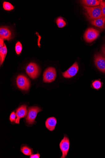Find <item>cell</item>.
Segmentation results:
<instances>
[{"label":"cell","instance_id":"52a82bcc","mask_svg":"<svg viewBox=\"0 0 105 158\" xmlns=\"http://www.w3.org/2000/svg\"><path fill=\"white\" fill-rule=\"evenodd\" d=\"M94 62L96 66L100 71L105 73V58L99 53L94 56Z\"/></svg>","mask_w":105,"mask_h":158},{"label":"cell","instance_id":"9c48e42d","mask_svg":"<svg viewBox=\"0 0 105 158\" xmlns=\"http://www.w3.org/2000/svg\"><path fill=\"white\" fill-rule=\"evenodd\" d=\"M79 66L77 62L75 63L65 72L62 73L65 78H70L75 76L78 72Z\"/></svg>","mask_w":105,"mask_h":158},{"label":"cell","instance_id":"8fae6325","mask_svg":"<svg viewBox=\"0 0 105 158\" xmlns=\"http://www.w3.org/2000/svg\"><path fill=\"white\" fill-rule=\"evenodd\" d=\"M0 36L1 38L9 40L12 39V33L7 27H2L0 28Z\"/></svg>","mask_w":105,"mask_h":158},{"label":"cell","instance_id":"d4e9b609","mask_svg":"<svg viewBox=\"0 0 105 158\" xmlns=\"http://www.w3.org/2000/svg\"><path fill=\"white\" fill-rule=\"evenodd\" d=\"M40 154L38 153L31 155L30 156V158H39L40 157Z\"/></svg>","mask_w":105,"mask_h":158},{"label":"cell","instance_id":"5bb4252c","mask_svg":"<svg viewBox=\"0 0 105 158\" xmlns=\"http://www.w3.org/2000/svg\"><path fill=\"white\" fill-rule=\"evenodd\" d=\"M80 2L84 6L88 7H94L100 5L99 1L97 0H83Z\"/></svg>","mask_w":105,"mask_h":158},{"label":"cell","instance_id":"ba28073f","mask_svg":"<svg viewBox=\"0 0 105 158\" xmlns=\"http://www.w3.org/2000/svg\"><path fill=\"white\" fill-rule=\"evenodd\" d=\"M59 146L63 154L61 158H66L70 146L69 139L66 135H64L63 139L60 143Z\"/></svg>","mask_w":105,"mask_h":158},{"label":"cell","instance_id":"ffe728a7","mask_svg":"<svg viewBox=\"0 0 105 158\" xmlns=\"http://www.w3.org/2000/svg\"><path fill=\"white\" fill-rule=\"evenodd\" d=\"M22 49V47L21 42L18 41L17 43L15 46V50L17 54L19 55Z\"/></svg>","mask_w":105,"mask_h":158},{"label":"cell","instance_id":"8992f818","mask_svg":"<svg viewBox=\"0 0 105 158\" xmlns=\"http://www.w3.org/2000/svg\"><path fill=\"white\" fill-rule=\"evenodd\" d=\"M17 84L18 87L19 89L27 91L29 89L30 82L26 77L20 75L17 77Z\"/></svg>","mask_w":105,"mask_h":158},{"label":"cell","instance_id":"5b68a950","mask_svg":"<svg viewBox=\"0 0 105 158\" xmlns=\"http://www.w3.org/2000/svg\"><path fill=\"white\" fill-rule=\"evenodd\" d=\"M99 31L92 27H89L86 31L84 39L87 43H91L97 39L99 35Z\"/></svg>","mask_w":105,"mask_h":158},{"label":"cell","instance_id":"d6986e66","mask_svg":"<svg viewBox=\"0 0 105 158\" xmlns=\"http://www.w3.org/2000/svg\"><path fill=\"white\" fill-rule=\"evenodd\" d=\"M3 7L5 10L8 11L12 10L14 8V7L11 3L6 2L3 3Z\"/></svg>","mask_w":105,"mask_h":158},{"label":"cell","instance_id":"7402d4cb","mask_svg":"<svg viewBox=\"0 0 105 158\" xmlns=\"http://www.w3.org/2000/svg\"><path fill=\"white\" fill-rule=\"evenodd\" d=\"M17 115L14 112H12L10 114V120L12 123L14 122L16 120Z\"/></svg>","mask_w":105,"mask_h":158},{"label":"cell","instance_id":"7a4b0ae2","mask_svg":"<svg viewBox=\"0 0 105 158\" xmlns=\"http://www.w3.org/2000/svg\"><path fill=\"white\" fill-rule=\"evenodd\" d=\"M42 109L38 106L28 108L27 116L26 119V123L29 125L34 124L38 113Z\"/></svg>","mask_w":105,"mask_h":158},{"label":"cell","instance_id":"603a6c76","mask_svg":"<svg viewBox=\"0 0 105 158\" xmlns=\"http://www.w3.org/2000/svg\"><path fill=\"white\" fill-rule=\"evenodd\" d=\"M101 54L105 58V44L102 47L101 50Z\"/></svg>","mask_w":105,"mask_h":158},{"label":"cell","instance_id":"484cf974","mask_svg":"<svg viewBox=\"0 0 105 158\" xmlns=\"http://www.w3.org/2000/svg\"><path fill=\"white\" fill-rule=\"evenodd\" d=\"M103 3L104 5H105V2H104V1H103Z\"/></svg>","mask_w":105,"mask_h":158},{"label":"cell","instance_id":"ac0fdd59","mask_svg":"<svg viewBox=\"0 0 105 158\" xmlns=\"http://www.w3.org/2000/svg\"><path fill=\"white\" fill-rule=\"evenodd\" d=\"M56 24L59 27L63 28L65 26L67 23L61 17L58 18L56 20Z\"/></svg>","mask_w":105,"mask_h":158},{"label":"cell","instance_id":"3957f363","mask_svg":"<svg viewBox=\"0 0 105 158\" xmlns=\"http://www.w3.org/2000/svg\"><path fill=\"white\" fill-rule=\"evenodd\" d=\"M56 76V71L55 68L53 67H49L44 72L43 81L46 83L52 82L55 80Z\"/></svg>","mask_w":105,"mask_h":158},{"label":"cell","instance_id":"2e32d148","mask_svg":"<svg viewBox=\"0 0 105 158\" xmlns=\"http://www.w3.org/2000/svg\"><path fill=\"white\" fill-rule=\"evenodd\" d=\"M103 83L100 80H96L92 83V88L98 90L102 87Z\"/></svg>","mask_w":105,"mask_h":158},{"label":"cell","instance_id":"4fadbf2b","mask_svg":"<svg viewBox=\"0 0 105 158\" xmlns=\"http://www.w3.org/2000/svg\"><path fill=\"white\" fill-rule=\"evenodd\" d=\"M93 25L102 29L105 27V18H102L93 21H90Z\"/></svg>","mask_w":105,"mask_h":158},{"label":"cell","instance_id":"30bf717a","mask_svg":"<svg viewBox=\"0 0 105 158\" xmlns=\"http://www.w3.org/2000/svg\"><path fill=\"white\" fill-rule=\"evenodd\" d=\"M27 106L26 105H23L19 107L16 110V115L17 118L15 123L17 124H19L20 119L25 117L27 114Z\"/></svg>","mask_w":105,"mask_h":158},{"label":"cell","instance_id":"277c9868","mask_svg":"<svg viewBox=\"0 0 105 158\" xmlns=\"http://www.w3.org/2000/svg\"><path fill=\"white\" fill-rule=\"evenodd\" d=\"M26 72L30 78L34 79L37 78L39 75V68L35 63L31 62L26 67Z\"/></svg>","mask_w":105,"mask_h":158},{"label":"cell","instance_id":"e0dca14e","mask_svg":"<svg viewBox=\"0 0 105 158\" xmlns=\"http://www.w3.org/2000/svg\"><path fill=\"white\" fill-rule=\"evenodd\" d=\"M21 151L24 155L27 156H31L33 153L32 150L26 146L21 148Z\"/></svg>","mask_w":105,"mask_h":158},{"label":"cell","instance_id":"7c38bea8","mask_svg":"<svg viewBox=\"0 0 105 158\" xmlns=\"http://www.w3.org/2000/svg\"><path fill=\"white\" fill-rule=\"evenodd\" d=\"M57 121L55 118L52 117L48 118L46 122V126L48 130L51 131L55 130Z\"/></svg>","mask_w":105,"mask_h":158},{"label":"cell","instance_id":"6da1fadb","mask_svg":"<svg viewBox=\"0 0 105 158\" xmlns=\"http://www.w3.org/2000/svg\"><path fill=\"white\" fill-rule=\"evenodd\" d=\"M83 7L85 10V14L86 17L90 21L96 20L102 17L101 5L94 7L83 6Z\"/></svg>","mask_w":105,"mask_h":158},{"label":"cell","instance_id":"9a60e30c","mask_svg":"<svg viewBox=\"0 0 105 158\" xmlns=\"http://www.w3.org/2000/svg\"><path fill=\"white\" fill-rule=\"evenodd\" d=\"M7 50L6 46L5 44H4L2 51L0 52V56H1V64L3 63L6 55Z\"/></svg>","mask_w":105,"mask_h":158},{"label":"cell","instance_id":"44dd1931","mask_svg":"<svg viewBox=\"0 0 105 158\" xmlns=\"http://www.w3.org/2000/svg\"><path fill=\"white\" fill-rule=\"evenodd\" d=\"M99 1L102 7L101 11L102 17L105 18V5L103 3V1Z\"/></svg>","mask_w":105,"mask_h":158},{"label":"cell","instance_id":"cb8c5ba5","mask_svg":"<svg viewBox=\"0 0 105 158\" xmlns=\"http://www.w3.org/2000/svg\"><path fill=\"white\" fill-rule=\"evenodd\" d=\"M4 39L1 38L0 39V52H1L4 45Z\"/></svg>","mask_w":105,"mask_h":158}]
</instances>
